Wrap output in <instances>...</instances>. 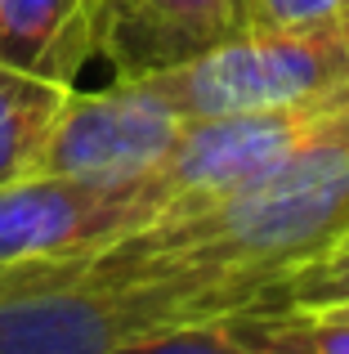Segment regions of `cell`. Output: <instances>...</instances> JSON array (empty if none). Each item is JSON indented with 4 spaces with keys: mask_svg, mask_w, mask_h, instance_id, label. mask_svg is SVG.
<instances>
[{
    "mask_svg": "<svg viewBox=\"0 0 349 354\" xmlns=\"http://www.w3.org/2000/svg\"><path fill=\"white\" fill-rule=\"evenodd\" d=\"M188 121L246 113L349 81V9L278 32H237L197 59L148 72Z\"/></svg>",
    "mask_w": 349,
    "mask_h": 354,
    "instance_id": "2",
    "label": "cell"
},
{
    "mask_svg": "<svg viewBox=\"0 0 349 354\" xmlns=\"http://www.w3.org/2000/svg\"><path fill=\"white\" fill-rule=\"evenodd\" d=\"M183 130L188 117L170 104L148 72H112L108 86H72L63 95L27 175L108 189L117 193L121 207V193L139 184L179 144Z\"/></svg>",
    "mask_w": 349,
    "mask_h": 354,
    "instance_id": "3",
    "label": "cell"
},
{
    "mask_svg": "<svg viewBox=\"0 0 349 354\" xmlns=\"http://www.w3.org/2000/svg\"><path fill=\"white\" fill-rule=\"evenodd\" d=\"M341 238H349V135L72 260L121 296L139 337H152L260 310Z\"/></svg>",
    "mask_w": 349,
    "mask_h": 354,
    "instance_id": "1",
    "label": "cell"
},
{
    "mask_svg": "<svg viewBox=\"0 0 349 354\" xmlns=\"http://www.w3.org/2000/svg\"><path fill=\"white\" fill-rule=\"evenodd\" d=\"M0 63L54 86H81L99 63V0H5Z\"/></svg>",
    "mask_w": 349,
    "mask_h": 354,
    "instance_id": "7",
    "label": "cell"
},
{
    "mask_svg": "<svg viewBox=\"0 0 349 354\" xmlns=\"http://www.w3.org/2000/svg\"><path fill=\"white\" fill-rule=\"evenodd\" d=\"M117 354H246V350L228 337L224 323H188V328H166L152 332V337H139Z\"/></svg>",
    "mask_w": 349,
    "mask_h": 354,
    "instance_id": "11",
    "label": "cell"
},
{
    "mask_svg": "<svg viewBox=\"0 0 349 354\" xmlns=\"http://www.w3.org/2000/svg\"><path fill=\"white\" fill-rule=\"evenodd\" d=\"M242 32V0H99V59L157 72Z\"/></svg>",
    "mask_w": 349,
    "mask_h": 354,
    "instance_id": "6",
    "label": "cell"
},
{
    "mask_svg": "<svg viewBox=\"0 0 349 354\" xmlns=\"http://www.w3.org/2000/svg\"><path fill=\"white\" fill-rule=\"evenodd\" d=\"M314 310H336V314H349V301H341V305H314Z\"/></svg>",
    "mask_w": 349,
    "mask_h": 354,
    "instance_id": "12",
    "label": "cell"
},
{
    "mask_svg": "<svg viewBox=\"0 0 349 354\" xmlns=\"http://www.w3.org/2000/svg\"><path fill=\"white\" fill-rule=\"evenodd\" d=\"M139 323L81 260H36L0 274V354H117Z\"/></svg>",
    "mask_w": 349,
    "mask_h": 354,
    "instance_id": "4",
    "label": "cell"
},
{
    "mask_svg": "<svg viewBox=\"0 0 349 354\" xmlns=\"http://www.w3.org/2000/svg\"><path fill=\"white\" fill-rule=\"evenodd\" d=\"M341 301H349V238H341L318 260H309L305 269H296L260 310H278V305H341Z\"/></svg>",
    "mask_w": 349,
    "mask_h": 354,
    "instance_id": "10",
    "label": "cell"
},
{
    "mask_svg": "<svg viewBox=\"0 0 349 354\" xmlns=\"http://www.w3.org/2000/svg\"><path fill=\"white\" fill-rule=\"evenodd\" d=\"M246 354H349V314L314 305H278L224 319Z\"/></svg>",
    "mask_w": 349,
    "mask_h": 354,
    "instance_id": "8",
    "label": "cell"
},
{
    "mask_svg": "<svg viewBox=\"0 0 349 354\" xmlns=\"http://www.w3.org/2000/svg\"><path fill=\"white\" fill-rule=\"evenodd\" d=\"M121 229L117 193L77 180L23 175L0 184V274L36 260L90 256Z\"/></svg>",
    "mask_w": 349,
    "mask_h": 354,
    "instance_id": "5",
    "label": "cell"
},
{
    "mask_svg": "<svg viewBox=\"0 0 349 354\" xmlns=\"http://www.w3.org/2000/svg\"><path fill=\"white\" fill-rule=\"evenodd\" d=\"M63 95L68 86H54V81L0 63V184L23 180L32 171V157L59 113Z\"/></svg>",
    "mask_w": 349,
    "mask_h": 354,
    "instance_id": "9",
    "label": "cell"
}]
</instances>
